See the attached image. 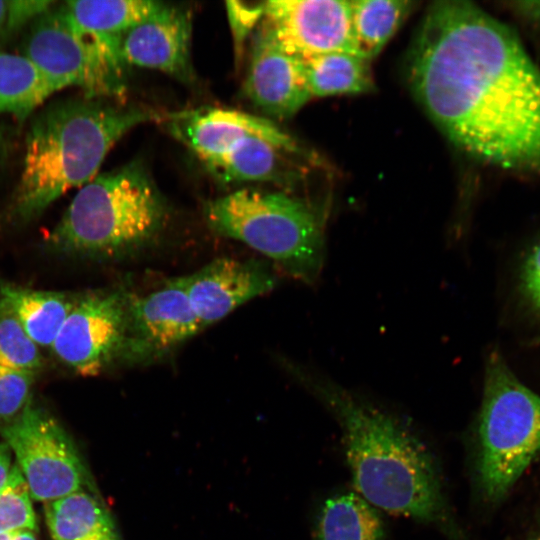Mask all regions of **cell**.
Segmentation results:
<instances>
[{"mask_svg": "<svg viewBox=\"0 0 540 540\" xmlns=\"http://www.w3.org/2000/svg\"><path fill=\"white\" fill-rule=\"evenodd\" d=\"M410 89L464 152L540 171V70L516 36L473 3L426 11L407 58Z\"/></svg>", "mask_w": 540, "mask_h": 540, "instance_id": "6da1fadb", "label": "cell"}, {"mask_svg": "<svg viewBox=\"0 0 540 540\" xmlns=\"http://www.w3.org/2000/svg\"><path fill=\"white\" fill-rule=\"evenodd\" d=\"M299 376L341 428L356 493L375 508L434 524L458 540L438 471L422 442L328 378L306 371Z\"/></svg>", "mask_w": 540, "mask_h": 540, "instance_id": "7a4b0ae2", "label": "cell"}, {"mask_svg": "<svg viewBox=\"0 0 540 540\" xmlns=\"http://www.w3.org/2000/svg\"><path fill=\"white\" fill-rule=\"evenodd\" d=\"M157 119L146 108L92 98L56 101L33 119L25 142L16 215L32 219L71 189L91 181L106 155L128 131Z\"/></svg>", "mask_w": 540, "mask_h": 540, "instance_id": "3957f363", "label": "cell"}, {"mask_svg": "<svg viewBox=\"0 0 540 540\" xmlns=\"http://www.w3.org/2000/svg\"><path fill=\"white\" fill-rule=\"evenodd\" d=\"M166 219L162 194L142 163L132 161L82 186L48 240L65 253L120 258L150 245Z\"/></svg>", "mask_w": 540, "mask_h": 540, "instance_id": "277c9868", "label": "cell"}, {"mask_svg": "<svg viewBox=\"0 0 540 540\" xmlns=\"http://www.w3.org/2000/svg\"><path fill=\"white\" fill-rule=\"evenodd\" d=\"M203 212L217 234L243 242L298 280H318L326 254L324 219L306 202L244 188L208 201Z\"/></svg>", "mask_w": 540, "mask_h": 540, "instance_id": "5b68a950", "label": "cell"}, {"mask_svg": "<svg viewBox=\"0 0 540 540\" xmlns=\"http://www.w3.org/2000/svg\"><path fill=\"white\" fill-rule=\"evenodd\" d=\"M478 473L490 501L501 499L540 451V395L498 350L489 353L479 416Z\"/></svg>", "mask_w": 540, "mask_h": 540, "instance_id": "8992f818", "label": "cell"}, {"mask_svg": "<svg viewBox=\"0 0 540 540\" xmlns=\"http://www.w3.org/2000/svg\"><path fill=\"white\" fill-rule=\"evenodd\" d=\"M0 434L16 457L32 499L46 503L82 491L88 484L69 435L32 401L17 418L0 426Z\"/></svg>", "mask_w": 540, "mask_h": 540, "instance_id": "52a82bcc", "label": "cell"}, {"mask_svg": "<svg viewBox=\"0 0 540 540\" xmlns=\"http://www.w3.org/2000/svg\"><path fill=\"white\" fill-rule=\"evenodd\" d=\"M23 55L64 89L76 86L85 97L120 96L124 70L103 53L65 18L60 8H51L32 22L23 45Z\"/></svg>", "mask_w": 540, "mask_h": 540, "instance_id": "ba28073f", "label": "cell"}, {"mask_svg": "<svg viewBox=\"0 0 540 540\" xmlns=\"http://www.w3.org/2000/svg\"><path fill=\"white\" fill-rule=\"evenodd\" d=\"M130 293L124 288L78 296L51 349L80 376H96L122 360Z\"/></svg>", "mask_w": 540, "mask_h": 540, "instance_id": "9c48e42d", "label": "cell"}, {"mask_svg": "<svg viewBox=\"0 0 540 540\" xmlns=\"http://www.w3.org/2000/svg\"><path fill=\"white\" fill-rule=\"evenodd\" d=\"M201 330L188 297L185 276L171 279L145 296L131 294L122 361L155 360Z\"/></svg>", "mask_w": 540, "mask_h": 540, "instance_id": "30bf717a", "label": "cell"}, {"mask_svg": "<svg viewBox=\"0 0 540 540\" xmlns=\"http://www.w3.org/2000/svg\"><path fill=\"white\" fill-rule=\"evenodd\" d=\"M262 22L280 46L299 58L354 51L351 1L271 0Z\"/></svg>", "mask_w": 540, "mask_h": 540, "instance_id": "8fae6325", "label": "cell"}, {"mask_svg": "<svg viewBox=\"0 0 540 540\" xmlns=\"http://www.w3.org/2000/svg\"><path fill=\"white\" fill-rule=\"evenodd\" d=\"M194 313L202 327L216 323L242 304L271 291L272 268L259 260L217 258L185 276Z\"/></svg>", "mask_w": 540, "mask_h": 540, "instance_id": "7c38bea8", "label": "cell"}, {"mask_svg": "<svg viewBox=\"0 0 540 540\" xmlns=\"http://www.w3.org/2000/svg\"><path fill=\"white\" fill-rule=\"evenodd\" d=\"M192 18L188 9L161 2L146 18L128 29L121 41L126 66L167 73L191 82Z\"/></svg>", "mask_w": 540, "mask_h": 540, "instance_id": "4fadbf2b", "label": "cell"}, {"mask_svg": "<svg viewBox=\"0 0 540 540\" xmlns=\"http://www.w3.org/2000/svg\"><path fill=\"white\" fill-rule=\"evenodd\" d=\"M167 128L205 163L252 136L303 155L297 141L275 123L237 110L207 108L177 113L167 119Z\"/></svg>", "mask_w": 540, "mask_h": 540, "instance_id": "5bb4252c", "label": "cell"}, {"mask_svg": "<svg viewBox=\"0 0 540 540\" xmlns=\"http://www.w3.org/2000/svg\"><path fill=\"white\" fill-rule=\"evenodd\" d=\"M245 92L265 114L289 118L311 98L302 59L288 53L260 22L255 31Z\"/></svg>", "mask_w": 540, "mask_h": 540, "instance_id": "9a60e30c", "label": "cell"}, {"mask_svg": "<svg viewBox=\"0 0 540 540\" xmlns=\"http://www.w3.org/2000/svg\"><path fill=\"white\" fill-rule=\"evenodd\" d=\"M77 297L12 284L0 287V305L19 321L39 347H52Z\"/></svg>", "mask_w": 540, "mask_h": 540, "instance_id": "2e32d148", "label": "cell"}, {"mask_svg": "<svg viewBox=\"0 0 540 540\" xmlns=\"http://www.w3.org/2000/svg\"><path fill=\"white\" fill-rule=\"evenodd\" d=\"M161 2L148 0H78L59 8L80 33L105 44H120L125 32Z\"/></svg>", "mask_w": 540, "mask_h": 540, "instance_id": "e0dca14e", "label": "cell"}, {"mask_svg": "<svg viewBox=\"0 0 540 540\" xmlns=\"http://www.w3.org/2000/svg\"><path fill=\"white\" fill-rule=\"evenodd\" d=\"M287 155L291 153L260 138L247 137L206 165L225 181H278L294 177Z\"/></svg>", "mask_w": 540, "mask_h": 540, "instance_id": "ac0fdd59", "label": "cell"}, {"mask_svg": "<svg viewBox=\"0 0 540 540\" xmlns=\"http://www.w3.org/2000/svg\"><path fill=\"white\" fill-rule=\"evenodd\" d=\"M53 540H119L104 506L84 490L44 504Z\"/></svg>", "mask_w": 540, "mask_h": 540, "instance_id": "d6986e66", "label": "cell"}, {"mask_svg": "<svg viewBox=\"0 0 540 540\" xmlns=\"http://www.w3.org/2000/svg\"><path fill=\"white\" fill-rule=\"evenodd\" d=\"M60 90L59 84L25 55L0 51V115L25 119Z\"/></svg>", "mask_w": 540, "mask_h": 540, "instance_id": "ffe728a7", "label": "cell"}, {"mask_svg": "<svg viewBox=\"0 0 540 540\" xmlns=\"http://www.w3.org/2000/svg\"><path fill=\"white\" fill-rule=\"evenodd\" d=\"M369 60L352 52L335 51L302 58L312 97L362 94L374 89Z\"/></svg>", "mask_w": 540, "mask_h": 540, "instance_id": "44dd1931", "label": "cell"}, {"mask_svg": "<svg viewBox=\"0 0 540 540\" xmlns=\"http://www.w3.org/2000/svg\"><path fill=\"white\" fill-rule=\"evenodd\" d=\"M315 540H383L384 527L375 507L356 492L336 494L323 503Z\"/></svg>", "mask_w": 540, "mask_h": 540, "instance_id": "7402d4cb", "label": "cell"}, {"mask_svg": "<svg viewBox=\"0 0 540 540\" xmlns=\"http://www.w3.org/2000/svg\"><path fill=\"white\" fill-rule=\"evenodd\" d=\"M414 5L408 0H351L355 53L369 61L375 58Z\"/></svg>", "mask_w": 540, "mask_h": 540, "instance_id": "603a6c76", "label": "cell"}, {"mask_svg": "<svg viewBox=\"0 0 540 540\" xmlns=\"http://www.w3.org/2000/svg\"><path fill=\"white\" fill-rule=\"evenodd\" d=\"M0 366L38 374L43 366L39 346L19 321L0 305Z\"/></svg>", "mask_w": 540, "mask_h": 540, "instance_id": "cb8c5ba5", "label": "cell"}, {"mask_svg": "<svg viewBox=\"0 0 540 540\" xmlns=\"http://www.w3.org/2000/svg\"><path fill=\"white\" fill-rule=\"evenodd\" d=\"M37 529L31 496L17 465H13L5 486L0 490V534Z\"/></svg>", "mask_w": 540, "mask_h": 540, "instance_id": "d4e9b609", "label": "cell"}, {"mask_svg": "<svg viewBox=\"0 0 540 540\" xmlns=\"http://www.w3.org/2000/svg\"><path fill=\"white\" fill-rule=\"evenodd\" d=\"M37 374L0 366V426L17 418L31 398Z\"/></svg>", "mask_w": 540, "mask_h": 540, "instance_id": "484cf974", "label": "cell"}, {"mask_svg": "<svg viewBox=\"0 0 540 540\" xmlns=\"http://www.w3.org/2000/svg\"><path fill=\"white\" fill-rule=\"evenodd\" d=\"M226 10L233 36L235 58L239 62L243 56L246 39L263 18L264 3L248 4L228 1L226 2Z\"/></svg>", "mask_w": 540, "mask_h": 540, "instance_id": "4316f807", "label": "cell"}, {"mask_svg": "<svg viewBox=\"0 0 540 540\" xmlns=\"http://www.w3.org/2000/svg\"><path fill=\"white\" fill-rule=\"evenodd\" d=\"M55 5L46 0H0V34L15 32Z\"/></svg>", "mask_w": 540, "mask_h": 540, "instance_id": "83f0119b", "label": "cell"}, {"mask_svg": "<svg viewBox=\"0 0 540 540\" xmlns=\"http://www.w3.org/2000/svg\"><path fill=\"white\" fill-rule=\"evenodd\" d=\"M522 279L527 296L540 309V241L525 260Z\"/></svg>", "mask_w": 540, "mask_h": 540, "instance_id": "f1b7e54d", "label": "cell"}, {"mask_svg": "<svg viewBox=\"0 0 540 540\" xmlns=\"http://www.w3.org/2000/svg\"><path fill=\"white\" fill-rule=\"evenodd\" d=\"M12 452L5 442H0V490L5 486L12 470Z\"/></svg>", "mask_w": 540, "mask_h": 540, "instance_id": "f546056e", "label": "cell"}, {"mask_svg": "<svg viewBox=\"0 0 540 540\" xmlns=\"http://www.w3.org/2000/svg\"><path fill=\"white\" fill-rule=\"evenodd\" d=\"M12 540H37L34 531L18 530L12 534Z\"/></svg>", "mask_w": 540, "mask_h": 540, "instance_id": "4dcf8cb0", "label": "cell"}, {"mask_svg": "<svg viewBox=\"0 0 540 540\" xmlns=\"http://www.w3.org/2000/svg\"><path fill=\"white\" fill-rule=\"evenodd\" d=\"M533 540H540V539H533Z\"/></svg>", "mask_w": 540, "mask_h": 540, "instance_id": "1f68e13d", "label": "cell"}]
</instances>
